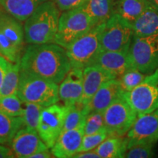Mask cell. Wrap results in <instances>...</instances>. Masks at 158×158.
Listing matches in <instances>:
<instances>
[{
  "label": "cell",
  "instance_id": "6da1fadb",
  "mask_svg": "<svg viewBox=\"0 0 158 158\" xmlns=\"http://www.w3.org/2000/svg\"><path fill=\"white\" fill-rule=\"evenodd\" d=\"M71 68L66 49L54 43L29 44L21 58V71L57 84Z\"/></svg>",
  "mask_w": 158,
  "mask_h": 158
},
{
  "label": "cell",
  "instance_id": "7a4b0ae2",
  "mask_svg": "<svg viewBox=\"0 0 158 158\" xmlns=\"http://www.w3.org/2000/svg\"><path fill=\"white\" fill-rule=\"evenodd\" d=\"M59 9L54 2L40 4L23 26L24 42L27 44L53 43L59 26Z\"/></svg>",
  "mask_w": 158,
  "mask_h": 158
},
{
  "label": "cell",
  "instance_id": "3957f363",
  "mask_svg": "<svg viewBox=\"0 0 158 158\" xmlns=\"http://www.w3.org/2000/svg\"><path fill=\"white\" fill-rule=\"evenodd\" d=\"M17 94L23 102H34L43 107H48L60 100L56 83L23 71L20 72Z\"/></svg>",
  "mask_w": 158,
  "mask_h": 158
},
{
  "label": "cell",
  "instance_id": "277c9868",
  "mask_svg": "<svg viewBox=\"0 0 158 158\" xmlns=\"http://www.w3.org/2000/svg\"><path fill=\"white\" fill-rule=\"evenodd\" d=\"M105 23L94 26L66 48V53L72 68L84 69L93 64L101 51L100 38Z\"/></svg>",
  "mask_w": 158,
  "mask_h": 158
},
{
  "label": "cell",
  "instance_id": "5b68a950",
  "mask_svg": "<svg viewBox=\"0 0 158 158\" xmlns=\"http://www.w3.org/2000/svg\"><path fill=\"white\" fill-rule=\"evenodd\" d=\"M94 27L92 19L82 6L64 11L59 16L58 29L53 43L66 49Z\"/></svg>",
  "mask_w": 158,
  "mask_h": 158
},
{
  "label": "cell",
  "instance_id": "8992f818",
  "mask_svg": "<svg viewBox=\"0 0 158 158\" xmlns=\"http://www.w3.org/2000/svg\"><path fill=\"white\" fill-rule=\"evenodd\" d=\"M132 68L146 75L158 69V32L146 37H133L129 51Z\"/></svg>",
  "mask_w": 158,
  "mask_h": 158
},
{
  "label": "cell",
  "instance_id": "52a82bcc",
  "mask_svg": "<svg viewBox=\"0 0 158 158\" xmlns=\"http://www.w3.org/2000/svg\"><path fill=\"white\" fill-rule=\"evenodd\" d=\"M103 117L105 127L109 136H125L138 114L124 93L104 110Z\"/></svg>",
  "mask_w": 158,
  "mask_h": 158
},
{
  "label": "cell",
  "instance_id": "ba28073f",
  "mask_svg": "<svg viewBox=\"0 0 158 158\" xmlns=\"http://www.w3.org/2000/svg\"><path fill=\"white\" fill-rule=\"evenodd\" d=\"M133 37L132 25L115 13L105 23L100 38L102 51H128Z\"/></svg>",
  "mask_w": 158,
  "mask_h": 158
},
{
  "label": "cell",
  "instance_id": "9c48e42d",
  "mask_svg": "<svg viewBox=\"0 0 158 158\" xmlns=\"http://www.w3.org/2000/svg\"><path fill=\"white\" fill-rule=\"evenodd\" d=\"M124 96L138 116L149 114L158 108V69L147 75L138 86Z\"/></svg>",
  "mask_w": 158,
  "mask_h": 158
},
{
  "label": "cell",
  "instance_id": "30bf717a",
  "mask_svg": "<svg viewBox=\"0 0 158 158\" xmlns=\"http://www.w3.org/2000/svg\"><path fill=\"white\" fill-rule=\"evenodd\" d=\"M67 111L68 106L55 103L45 107L41 112L37 131L49 149L53 147L62 133Z\"/></svg>",
  "mask_w": 158,
  "mask_h": 158
},
{
  "label": "cell",
  "instance_id": "8fae6325",
  "mask_svg": "<svg viewBox=\"0 0 158 158\" xmlns=\"http://www.w3.org/2000/svg\"><path fill=\"white\" fill-rule=\"evenodd\" d=\"M158 108L151 113L138 116L125 135L127 149L137 144L158 141Z\"/></svg>",
  "mask_w": 158,
  "mask_h": 158
},
{
  "label": "cell",
  "instance_id": "7c38bea8",
  "mask_svg": "<svg viewBox=\"0 0 158 158\" xmlns=\"http://www.w3.org/2000/svg\"><path fill=\"white\" fill-rule=\"evenodd\" d=\"M15 157L31 158L39 152L49 148L40 137L37 130L23 127L15 134L10 142Z\"/></svg>",
  "mask_w": 158,
  "mask_h": 158
},
{
  "label": "cell",
  "instance_id": "4fadbf2b",
  "mask_svg": "<svg viewBox=\"0 0 158 158\" xmlns=\"http://www.w3.org/2000/svg\"><path fill=\"white\" fill-rule=\"evenodd\" d=\"M124 93L119 81L113 78L104 83L91 100L84 106L86 114L92 111H104L116 99Z\"/></svg>",
  "mask_w": 158,
  "mask_h": 158
},
{
  "label": "cell",
  "instance_id": "5bb4252c",
  "mask_svg": "<svg viewBox=\"0 0 158 158\" xmlns=\"http://www.w3.org/2000/svg\"><path fill=\"white\" fill-rule=\"evenodd\" d=\"M83 94V69L72 68L59 86V99L66 106L80 103Z\"/></svg>",
  "mask_w": 158,
  "mask_h": 158
},
{
  "label": "cell",
  "instance_id": "9a60e30c",
  "mask_svg": "<svg viewBox=\"0 0 158 158\" xmlns=\"http://www.w3.org/2000/svg\"><path fill=\"white\" fill-rule=\"evenodd\" d=\"M113 78H116L98 65L85 68L83 70V94L80 104H87L102 85Z\"/></svg>",
  "mask_w": 158,
  "mask_h": 158
},
{
  "label": "cell",
  "instance_id": "2e32d148",
  "mask_svg": "<svg viewBox=\"0 0 158 158\" xmlns=\"http://www.w3.org/2000/svg\"><path fill=\"white\" fill-rule=\"evenodd\" d=\"M84 127L62 131L51 149L54 157L72 158L78 152L84 135Z\"/></svg>",
  "mask_w": 158,
  "mask_h": 158
},
{
  "label": "cell",
  "instance_id": "e0dca14e",
  "mask_svg": "<svg viewBox=\"0 0 158 158\" xmlns=\"http://www.w3.org/2000/svg\"><path fill=\"white\" fill-rule=\"evenodd\" d=\"M128 51H102L98 55L93 64L98 65L117 78L132 68Z\"/></svg>",
  "mask_w": 158,
  "mask_h": 158
},
{
  "label": "cell",
  "instance_id": "ac0fdd59",
  "mask_svg": "<svg viewBox=\"0 0 158 158\" xmlns=\"http://www.w3.org/2000/svg\"><path fill=\"white\" fill-rule=\"evenodd\" d=\"M131 25L133 37H146L157 33L158 7L148 0L145 9Z\"/></svg>",
  "mask_w": 158,
  "mask_h": 158
},
{
  "label": "cell",
  "instance_id": "d6986e66",
  "mask_svg": "<svg viewBox=\"0 0 158 158\" xmlns=\"http://www.w3.org/2000/svg\"><path fill=\"white\" fill-rule=\"evenodd\" d=\"M0 30L20 50H23L24 31L21 21L0 6Z\"/></svg>",
  "mask_w": 158,
  "mask_h": 158
},
{
  "label": "cell",
  "instance_id": "ffe728a7",
  "mask_svg": "<svg viewBox=\"0 0 158 158\" xmlns=\"http://www.w3.org/2000/svg\"><path fill=\"white\" fill-rule=\"evenodd\" d=\"M116 4L114 0H87L82 7L97 26L106 23L116 13Z\"/></svg>",
  "mask_w": 158,
  "mask_h": 158
},
{
  "label": "cell",
  "instance_id": "44dd1931",
  "mask_svg": "<svg viewBox=\"0 0 158 158\" xmlns=\"http://www.w3.org/2000/svg\"><path fill=\"white\" fill-rule=\"evenodd\" d=\"M47 0H0V6L20 21H25L38 6Z\"/></svg>",
  "mask_w": 158,
  "mask_h": 158
},
{
  "label": "cell",
  "instance_id": "7402d4cb",
  "mask_svg": "<svg viewBox=\"0 0 158 158\" xmlns=\"http://www.w3.org/2000/svg\"><path fill=\"white\" fill-rule=\"evenodd\" d=\"M127 150V142L123 136H108L94 151L100 158H122Z\"/></svg>",
  "mask_w": 158,
  "mask_h": 158
},
{
  "label": "cell",
  "instance_id": "603a6c76",
  "mask_svg": "<svg viewBox=\"0 0 158 158\" xmlns=\"http://www.w3.org/2000/svg\"><path fill=\"white\" fill-rule=\"evenodd\" d=\"M148 0H117L116 13L132 24L141 14Z\"/></svg>",
  "mask_w": 158,
  "mask_h": 158
},
{
  "label": "cell",
  "instance_id": "cb8c5ba5",
  "mask_svg": "<svg viewBox=\"0 0 158 158\" xmlns=\"http://www.w3.org/2000/svg\"><path fill=\"white\" fill-rule=\"evenodd\" d=\"M23 127V116H10L0 113V144L10 143L17 132Z\"/></svg>",
  "mask_w": 158,
  "mask_h": 158
},
{
  "label": "cell",
  "instance_id": "d4e9b609",
  "mask_svg": "<svg viewBox=\"0 0 158 158\" xmlns=\"http://www.w3.org/2000/svg\"><path fill=\"white\" fill-rule=\"evenodd\" d=\"M20 72H21V61L17 62H9L2 84L0 88V97L17 94Z\"/></svg>",
  "mask_w": 158,
  "mask_h": 158
},
{
  "label": "cell",
  "instance_id": "484cf974",
  "mask_svg": "<svg viewBox=\"0 0 158 158\" xmlns=\"http://www.w3.org/2000/svg\"><path fill=\"white\" fill-rule=\"evenodd\" d=\"M86 116L87 114L85 111L84 106L83 105L77 103L73 106H68V111L64 118L62 131L84 126Z\"/></svg>",
  "mask_w": 158,
  "mask_h": 158
},
{
  "label": "cell",
  "instance_id": "4316f807",
  "mask_svg": "<svg viewBox=\"0 0 158 158\" xmlns=\"http://www.w3.org/2000/svg\"><path fill=\"white\" fill-rule=\"evenodd\" d=\"M22 102L18 94L0 97V113L10 116H23L24 108Z\"/></svg>",
  "mask_w": 158,
  "mask_h": 158
},
{
  "label": "cell",
  "instance_id": "83f0119b",
  "mask_svg": "<svg viewBox=\"0 0 158 158\" xmlns=\"http://www.w3.org/2000/svg\"><path fill=\"white\" fill-rule=\"evenodd\" d=\"M147 75L143 73L135 68H130L117 79L119 81L124 92H130L138 86L145 79Z\"/></svg>",
  "mask_w": 158,
  "mask_h": 158
},
{
  "label": "cell",
  "instance_id": "f1b7e54d",
  "mask_svg": "<svg viewBox=\"0 0 158 158\" xmlns=\"http://www.w3.org/2000/svg\"><path fill=\"white\" fill-rule=\"evenodd\" d=\"M24 113L23 115L24 127L37 130L41 112L45 107L34 102H23Z\"/></svg>",
  "mask_w": 158,
  "mask_h": 158
},
{
  "label": "cell",
  "instance_id": "f546056e",
  "mask_svg": "<svg viewBox=\"0 0 158 158\" xmlns=\"http://www.w3.org/2000/svg\"><path fill=\"white\" fill-rule=\"evenodd\" d=\"M0 54L10 62H17L21 61L22 51L18 48L0 30Z\"/></svg>",
  "mask_w": 158,
  "mask_h": 158
},
{
  "label": "cell",
  "instance_id": "4dcf8cb0",
  "mask_svg": "<svg viewBox=\"0 0 158 158\" xmlns=\"http://www.w3.org/2000/svg\"><path fill=\"white\" fill-rule=\"evenodd\" d=\"M105 127L103 111H92L87 114L84 127V135L98 133Z\"/></svg>",
  "mask_w": 158,
  "mask_h": 158
},
{
  "label": "cell",
  "instance_id": "1f68e13d",
  "mask_svg": "<svg viewBox=\"0 0 158 158\" xmlns=\"http://www.w3.org/2000/svg\"><path fill=\"white\" fill-rule=\"evenodd\" d=\"M108 136H109V133L106 127L98 133L91 134V135H84L78 152L94 149Z\"/></svg>",
  "mask_w": 158,
  "mask_h": 158
},
{
  "label": "cell",
  "instance_id": "d6a6232c",
  "mask_svg": "<svg viewBox=\"0 0 158 158\" xmlns=\"http://www.w3.org/2000/svg\"><path fill=\"white\" fill-rule=\"evenodd\" d=\"M155 143H146L137 144L126 150L124 157L149 158L153 157V148Z\"/></svg>",
  "mask_w": 158,
  "mask_h": 158
},
{
  "label": "cell",
  "instance_id": "836d02e7",
  "mask_svg": "<svg viewBox=\"0 0 158 158\" xmlns=\"http://www.w3.org/2000/svg\"><path fill=\"white\" fill-rule=\"evenodd\" d=\"M59 10L66 11L80 7L86 4L87 0H54Z\"/></svg>",
  "mask_w": 158,
  "mask_h": 158
},
{
  "label": "cell",
  "instance_id": "e575fe53",
  "mask_svg": "<svg viewBox=\"0 0 158 158\" xmlns=\"http://www.w3.org/2000/svg\"><path fill=\"white\" fill-rule=\"evenodd\" d=\"M8 63L9 61L7 60L2 55L0 54V88L2 84L4 77L5 76L7 66H8Z\"/></svg>",
  "mask_w": 158,
  "mask_h": 158
},
{
  "label": "cell",
  "instance_id": "d590c367",
  "mask_svg": "<svg viewBox=\"0 0 158 158\" xmlns=\"http://www.w3.org/2000/svg\"><path fill=\"white\" fill-rule=\"evenodd\" d=\"M73 158H100V156L98 155V153L93 150L86 152H77L76 155H74Z\"/></svg>",
  "mask_w": 158,
  "mask_h": 158
},
{
  "label": "cell",
  "instance_id": "8d00e7d4",
  "mask_svg": "<svg viewBox=\"0 0 158 158\" xmlns=\"http://www.w3.org/2000/svg\"><path fill=\"white\" fill-rule=\"evenodd\" d=\"M15 157L12 149L0 145V158H13Z\"/></svg>",
  "mask_w": 158,
  "mask_h": 158
},
{
  "label": "cell",
  "instance_id": "74e56055",
  "mask_svg": "<svg viewBox=\"0 0 158 158\" xmlns=\"http://www.w3.org/2000/svg\"><path fill=\"white\" fill-rule=\"evenodd\" d=\"M53 157L52 153L48 149L39 152L31 156V158H51Z\"/></svg>",
  "mask_w": 158,
  "mask_h": 158
},
{
  "label": "cell",
  "instance_id": "f35d334b",
  "mask_svg": "<svg viewBox=\"0 0 158 158\" xmlns=\"http://www.w3.org/2000/svg\"><path fill=\"white\" fill-rule=\"evenodd\" d=\"M149 1L158 7V0H149Z\"/></svg>",
  "mask_w": 158,
  "mask_h": 158
},
{
  "label": "cell",
  "instance_id": "ab89813d",
  "mask_svg": "<svg viewBox=\"0 0 158 158\" xmlns=\"http://www.w3.org/2000/svg\"><path fill=\"white\" fill-rule=\"evenodd\" d=\"M114 1H117V0H114Z\"/></svg>",
  "mask_w": 158,
  "mask_h": 158
},
{
  "label": "cell",
  "instance_id": "60d3db41",
  "mask_svg": "<svg viewBox=\"0 0 158 158\" xmlns=\"http://www.w3.org/2000/svg\"><path fill=\"white\" fill-rule=\"evenodd\" d=\"M157 139H158V135H157Z\"/></svg>",
  "mask_w": 158,
  "mask_h": 158
}]
</instances>
